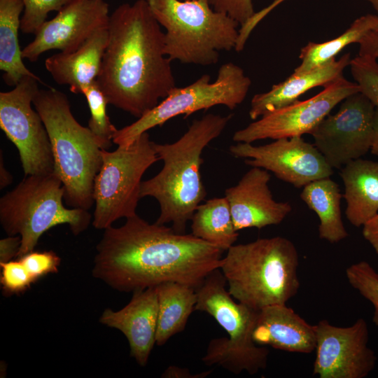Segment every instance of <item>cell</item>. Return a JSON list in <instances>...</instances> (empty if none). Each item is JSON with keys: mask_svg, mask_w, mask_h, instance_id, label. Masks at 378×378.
<instances>
[{"mask_svg": "<svg viewBox=\"0 0 378 378\" xmlns=\"http://www.w3.org/2000/svg\"><path fill=\"white\" fill-rule=\"evenodd\" d=\"M96 250L92 276L125 293L167 281L197 289L220 267L224 251L192 234L150 224L137 214L120 227L104 229Z\"/></svg>", "mask_w": 378, "mask_h": 378, "instance_id": "6da1fadb", "label": "cell"}, {"mask_svg": "<svg viewBox=\"0 0 378 378\" xmlns=\"http://www.w3.org/2000/svg\"><path fill=\"white\" fill-rule=\"evenodd\" d=\"M108 31L97 82L108 104L139 118L176 87L164 32L147 0L118 6Z\"/></svg>", "mask_w": 378, "mask_h": 378, "instance_id": "7a4b0ae2", "label": "cell"}, {"mask_svg": "<svg viewBox=\"0 0 378 378\" xmlns=\"http://www.w3.org/2000/svg\"><path fill=\"white\" fill-rule=\"evenodd\" d=\"M231 118L209 113L193 120L175 142H153L163 167L155 176L141 182L140 196L158 201L160 211L157 224L172 223L176 232L185 233L187 222L206 195L200 172L202 153L220 135Z\"/></svg>", "mask_w": 378, "mask_h": 378, "instance_id": "3957f363", "label": "cell"}, {"mask_svg": "<svg viewBox=\"0 0 378 378\" xmlns=\"http://www.w3.org/2000/svg\"><path fill=\"white\" fill-rule=\"evenodd\" d=\"M299 255L295 244L280 236L232 245L219 269L231 296L259 311L286 304L300 288Z\"/></svg>", "mask_w": 378, "mask_h": 378, "instance_id": "277c9868", "label": "cell"}, {"mask_svg": "<svg viewBox=\"0 0 378 378\" xmlns=\"http://www.w3.org/2000/svg\"><path fill=\"white\" fill-rule=\"evenodd\" d=\"M50 141L54 172L62 181L68 207L89 210L94 204V178L102 164V149L88 127L74 118L67 96L49 88L33 99Z\"/></svg>", "mask_w": 378, "mask_h": 378, "instance_id": "5b68a950", "label": "cell"}, {"mask_svg": "<svg viewBox=\"0 0 378 378\" xmlns=\"http://www.w3.org/2000/svg\"><path fill=\"white\" fill-rule=\"evenodd\" d=\"M165 29L164 51L172 60L201 66L218 62L219 52L234 49L239 24L209 0H147Z\"/></svg>", "mask_w": 378, "mask_h": 378, "instance_id": "8992f818", "label": "cell"}, {"mask_svg": "<svg viewBox=\"0 0 378 378\" xmlns=\"http://www.w3.org/2000/svg\"><path fill=\"white\" fill-rule=\"evenodd\" d=\"M64 190L55 173L28 175L0 199V223L8 236L18 235V258L34 251L40 237L52 227L66 224L74 235L91 223L88 210L66 207Z\"/></svg>", "mask_w": 378, "mask_h": 378, "instance_id": "52a82bcc", "label": "cell"}, {"mask_svg": "<svg viewBox=\"0 0 378 378\" xmlns=\"http://www.w3.org/2000/svg\"><path fill=\"white\" fill-rule=\"evenodd\" d=\"M218 268L196 290L195 311L209 314L229 336L211 340L202 360L206 365H216L235 374L246 371L253 375L266 368L269 355V350L252 337L258 311L235 302Z\"/></svg>", "mask_w": 378, "mask_h": 378, "instance_id": "ba28073f", "label": "cell"}, {"mask_svg": "<svg viewBox=\"0 0 378 378\" xmlns=\"http://www.w3.org/2000/svg\"><path fill=\"white\" fill-rule=\"evenodd\" d=\"M158 160L148 132L129 146H118L113 151L102 149L93 186L94 228L104 230L119 218L136 214L142 176Z\"/></svg>", "mask_w": 378, "mask_h": 378, "instance_id": "9c48e42d", "label": "cell"}, {"mask_svg": "<svg viewBox=\"0 0 378 378\" xmlns=\"http://www.w3.org/2000/svg\"><path fill=\"white\" fill-rule=\"evenodd\" d=\"M204 74L192 83L174 88L159 104L133 123L117 130L113 142L118 146H129L141 134L161 126L167 120L180 115L188 117L217 105L232 110L245 99L251 79L238 65L227 62L218 69L217 78Z\"/></svg>", "mask_w": 378, "mask_h": 378, "instance_id": "30bf717a", "label": "cell"}, {"mask_svg": "<svg viewBox=\"0 0 378 378\" xmlns=\"http://www.w3.org/2000/svg\"><path fill=\"white\" fill-rule=\"evenodd\" d=\"M38 83V76H24L11 90L0 92V127L18 148L25 176L54 172L47 130L32 108Z\"/></svg>", "mask_w": 378, "mask_h": 378, "instance_id": "8fae6325", "label": "cell"}, {"mask_svg": "<svg viewBox=\"0 0 378 378\" xmlns=\"http://www.w3.org/2000/svg\"><path fill=\"white\" fill-rule=\"evenodd\" d=\"M375 107L361 92L351 94L336 113L327 115L310 132L314 145L332 168L341 169L370 150Z\"/></svg>", "mask_w": 378, "mask_h": 378, "instance_id": "7c38bea8", "label": "cell"}, {"mask_svg": "<svg viewBox=\"0 0 378 378\" xmlns=\"http://www.w3.org/2000/svg\"><path fill=\"white\" fill-rule=\"evenodd\" d=\"M360 92L356 82H351L342 76L315 96L304 101L297 100L237 130L232 140L251 144L261 139L275 140L310 134L337 104Z\"/></svg>", "mask_w": 378, "mask_h": 378, "instance_id": "4fadbf2b", "label": "cell"}, {"mask_svg": "<svg viewBox=\"0 0 378 378\" xmlns=\"http://www.w3.org/2000/svg\"><path fill=\"white\" fill-rule=\"evenodd\" d=\"M316 358L313 374L319 378H365L374 370L377 357L368 344L366 321L338 327L323 319L316 324Z\"/></svg>", "mask_w": 378, "mask_h": 378, "instance_id": "5bb4252c", "label": "cell"}, {"mask_svg": "<svg viewBox=\"0 0 378 378\" xmlns=\"http://www.w3.org/2000/svg\"><path fill=\"white\" fill-rule=\"evenodd\" d=\"M230 152L235 158H246V164L272 172L278 178L296 188L333 174L323 155L302 136L280 138L258 146L238 142L230 147Z\"/></svg>", "mask_w": 378, "mask_h": 378, "instance_id": "9a60e30c", "label": "cell"}, {"mask_svg": "<svg viewBox=\"0 0 378 378\" xmlns=\"http://www.w3.org/2000/svg\"><path fill=\"white\" fill-rule=\"evenodd\" d=\"M108 4L104 0H70L35 33L22 50L23 59L36 61L45 52H72L97 30L107 27Z\"/></svg>", "mask_w": 378, "mask_h": 378, "instance_id": "2e32d148", "label": "cell"}, {"mask_svg": "<svg viewBox=\"0 0 378 378\" xmlns=\"http://www.w3.org/2000/svg\"><path fill=\"white\" fill-rule=\"evenodd\" d=\"M270 178L267 170L252 167L237 185L225 190V197L237 232L278 225L291 212L288 202L274 200L268 185Z\"/></svg>", "mask_w": 378, "mask_h": 378, "instance_id": "e0dca14e", "label": "cell"}, {"mask_svg": "<svg viewBox=\"0 0 378 378\" xmlns=\"http://www.w3.org/2000/svg\"><path fill=\"white\" fill-rule=\"evenodd\" d=\"M132 293L126 306L118 311L104 309L99 321L124 334L130 345V356L144 367L156 344L158 291L155 286Z\"/></svg>", "mask_w": 378, "mask_h": 378, "instance_id": "ac0fdd59", "label": "cell"}, {"mask_svg": "<svg viewBox=\"0 0 378 378\" xmlns=\"http://www.w3.org/2000/svg\"><path fill=\"white\" fill-rule=\"evenodd\" d=\"M252 337L260 346L310 354L316 348V325L307 323L286 304H274L258 312Z\"/></svg>", "mask_w": 378, "mask_h": 378, "instance_id": "d6986e66", "label": "cell"}, {"mask_svg": "<svg viewBox=\"0 0 378 378\" xmlns=\"http://www.w3.org/2000/svg\"><path fill=\"white\" fill-rule=\"evenodd\" d=\"M108 38V27L100 29L72 52H60L45 61L55 83L66 85L75 94L96 81L101 71Z\"/></svg>", "mask_w": 378, "mask_h": 378, "instance_id": "ffe728a7", "label": "cell"}, {"mask_svg": "<svg viewBox=\"0 0 378 378\" xmlns=\"http://www.w3.org/2000/svg\"><path fill=\"white\" fill-rule=\"evenodd\" d=\"M350 53L343 55L304 73H293L285 80L274 85L271 90L255 94L251 102L249 116L252 120L286 107L306 92L318 86H326L342 76L344 69L349 66Z\"/></svg>", "mask_w": 378, "mask_h": 378, "instance_id": "44dd1931", "label": "cell"}, {"mask_svg": "<svg viewBox=\"0 0 378 378\" xmlns=\"http://www.w3.org/2000/svg\"><path fill=\"white\" fill-rule=\"evenodd\" d=\"M345 215L355 227L363 226L378 212V162L354 160L342 168Z\"/></svg>", "mask_w": 378, "mask_h": 378, "instance_id": "7402d4cb", "label": "cell"}, {"mask_svg": "<svg viewBox=\"0 0 378 378\" xmlns=\"http://www.w3.org/2000/svg\"><path fill=\"white\" fill-rule=\"evenodd\" d=\"M342 197L337 183L330 177L308 183L300 193L302 200L318 216L319 237L330 243L339 242L349 235L342 218Z\"/></svg>", "mask_w": 378, "mask_h": 378, "instance_id": "603a6c76", "label": "cell"}, {"mask_svg": "<svg viewBox=\"0 0 378 378\" xmlns=\"http://www.w3.org/2000/svg\"><path fill=\"white\" fill-rule=\"evenodd\" d=\"M158 314L156 344H164L183 331L197 303L196 289L189 285L167 281L156 286Z\"/></svg>", "mask_w": 378, "mask_h": 378, "instance_id": "cb8c5ba5", "label": "cell"}, {"mask_svg": "<svg viewBox=\"0 0 378 378\" xmlns=\"http://www.w3.org/2000/svg\"><path fill=\"white\" fill-rule=\"evenodd\" d=\"M23 10L22 0H0V69L6 83L13 87L24 76H37L22 61L18 32Z\"/></svg>", "mask_w": 378, "mask_h": 378, "instance_id": "d4e9b609", "label": "cell"}, {"mask_svg": "<svg viewBox=\"0 0 378 378\" xmlns=\"http://www.w3.org/2000/svg\"><path fill=\"white\" fill-rule=\"evenodd\" d=\"M191 221V234L223 251L234 245L239 236L225 197H214L200 204Z\"/></svg>", "mask_w": 378, "mask_h": 378, "instance_id": "484cf974", "label": "cell"}, {"mask_svg": "<svg viewBox=\"0 0 378 378\" xmlns=\"http://www.w3.org/2000/svg\"><path fill=\"white\" fill-rule=\"evenodd\" d=\"M377 22L375 14H367L355 20L344 33L332 40L323 43L309 42L300 50L301 63L294 73L307 72L335 59L348 45L358 43L368 32L374 31Z\"/></svg>", "mask_w": 378, "mask_h": 378, "instance_id": "4316f807", "label": "cell"}, {"mask_svg": "<svg viewBox=\"0 0 378 378\" xmlns=\"http://www.w3.org/2000/svg\"><path fill=\"white\" fill-rule=\"evenodd\" d=\"M81 94L85 96L90 112L88 127L101 148L107 150L112 146L113 136L118 130L106 113L107 99L97 80L84 88Z\"/></svg>", "mask_w": 378, "mask_h": 378, "instance_id": "83f0119b", "label": "cell"}, {"mask_svg": "<svg viewBox=\"0 0 378 378\" xmlns=\"http://www.w3.org/2000/svg\"><path fill=\"white\" fill-rule=\"evenodd\" d=\"M346 276L351 287L372 304V321L378 326V272L369 262L363 260L347 267Z\"/></svg>", "mask_w": 378, "mask_h": 378, "instance_id": "f1b7e54d", "label": "cell"}, {"mask_svg": "<svg viewBox=\"0 0 378 378\" xmlns=\"http://www.w3.org/2000/svg\"><path fill=\"white\" fill-rule=\"evenodd\" d=\"M369 55H358L351 59V74L360 92L375 106H378V62Z\"/></svg>", "mask_w": 378, "mask_h": 378, "instance_id": "f546056e", "label": "cell"}, {"mask_svg": "<svg viewBox=\"0 0 378 378\" xmlns=\"http://www.w3.org/2000/svg\"><path fill=\"white\" fill-rule=\"evenodd\" d=\"M70 0H22L24 10L21 17L20 31L34 34L47 20L49 13L59 10Z\"/></svg>", "mask_w": 378, "mask_h": 378, "instance_id": "4dcf8cb0", "label": "cell"}, {"mask_svg": "<svg viewBox=\"0 0 378 378\" xmlns=\"http://www.w3.org/2000/svg\"><path fill=\"white\" fill-rule=\"evenodd\" d=\"M0 267L2 294L6 297L22 293L36 282L18 258L16 260L0 263Z\"/></svg>", "mask_w": 378, "mask_h": 378, "instance_id": "1f68e13d", "label": "cell"}, {"mask_svg": "<svg viewBox=\"0 0 378 378\" xmlns=\"http://www.w3.org/2000/svg\"><path fill=\"white\" fill-rule=\"evenodd\" d=\"M18 259L36 281L43 276L58 272L61 263L60 258L52 251H33Z\"/></svg>", "mask_w": 378, "mask_h": 378, "instance_id": "d6a6232c", "label": "cell"}, {"mask_svg": "<svg viewBox=\"0 0 378 378\" xmlns=\"http://www.w3.org/2000/svg\"><path fill=\"white\" fill-rule=\"evenodd\" d=\"M213 8L224 13L241 26L255 13L252 0H209Z\"/></svg>", "mask_w": 378, "mask_h": 378, "instance_id": "836d02e7", "label": "cell"}, {"mask_svg": "<svg viewBox=\"0 0 378 378\" xmlns=\"http://www.w3.org/2000/svg\"><path fill=\"white\" fill-rule=\"evenodd\" d=\"M21 246L20 236H8L0 240V263L17 258Z\"/></svg>", "mask_w": 378, "mask_h": 378, "instance_id": "e575fe53", "label": "cell"}, {"mask_svg": "<svg viewBox=\"0 0 378 378\" xmlns=\"http://www.w3.org/2000/svg\"><path fill=\"white\" fill-rule=\"evenodd\" d=\"M358 55H369L378 58V34L374 31L368 32L360 41Z\"/></svg>", "mask_w": 378, "mask_h": 378, "instance_id": "d590c367", "label": "cell"}, {"mask_svg": "<svg viewBox=\"0 0 378 378\" xmlns=\"http://www.w3.org/2000/svg\"><path fill=\"white\" fill-rule=\"evenodd\" d=\"M362 233L378 254V212L363 225Z\"/></svg>", "mask_w": 378, "mask_h": 378, "instance_id": "8d00e7d4", "label": "cell"}, {"mask_svg": "<svg viewBox=\"0 0 378 378\" xmlns=\"http://www.w3.org/2000/svg\"><path fill=\"white\" fill-rule=\"evenodd\" d=\"M211 373V372L209 370L192 374L188 369L170 365L164 371L161 377L164 378H203Z\"/></svg>", "mask_w": 378, "mask_h": 378, "instance_id": "74e56055", "label": "cell"}, {"mask_svg": "<svg viewBox=\"0 0 378 378\" xmlns=\"http://www.w3.org/2000/svg\"><path fill=\"white\" fill-rule=\"evenodd\" d=\"M13 181V176L6 169L1 150L0 155V188L1 190L9 186Z\"/></svg>", "mask_w": 378, "mask_h": 378, "instance_id": "f35d334b", "label": "cell"}, {"mask_svg": "<svg viewBox=\"0 0 378 378\" xmlns=\"http://www.w3.org/2000/svg\"><path fill=\"white\" fill-rule=\"evenodd\" d=\"M370 150L373 155L378 156V106H376L375 107L373 125V137Z\"/></svg>", "mask_w": 378, "mask_h": 378, "instance_id": "ab89813d", "label": "cell"}, {"mask_svg": "<svg viewBox=\"0 0 378 378\" xmlns=\"http://www.w3.org/2000/svg\"><path fill=\"white\" fill-rule=\"evenodd\" d=\"M368 2H369L372 8H374V11L376 12V15L378 19V0H366ZM374 31L377 32L378 34V22L377 24L374 29Z\"/></svg>", "mask_w": 378, "mask_h": 378, "instance_id": "60d3db41", "label": "cell"}, {"mask_svg": "<svg viewBox=\"0 0 378 378\" xmlns=\"http://www.w3.org/2000/svg\"><path fill=\"white\" fill-rule=\"evenodd\" d=\"M285 0H275V2L277 5H279L281 3L284 1Z\"/></svg>", "mask_w": 378, "mask_h": 378, "instance_id": "b9f144b4", "label": "cell"}]
</instances>
